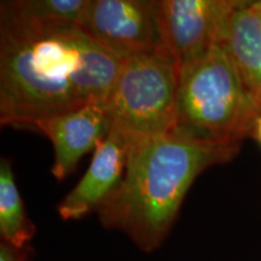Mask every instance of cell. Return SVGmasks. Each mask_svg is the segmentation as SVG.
Masks as SVG:
<instances>
[{
	"label": "cell",
	"instance_id": "1",
	"mask_svg": "<svg viewBox=\"0 0 261 261\" xmlns=\"http://www.w3.org/2000/svg\"><path fill=\"white\" fill-rule=\"evenodd\" d=\"M121 67L79 27H46L0 5V122L39 120L104 103Z\"/></svg>",
	"mask_w": 261,
	"mask_h": 261
},
{
	"label": "cell",
	"instance_id": "2",
	"mask_svg": "<svg viewBox=\"0 0 261 261\" xmlns=\"http://www.w3.org/2000/svg\"><path fill=\"white\" fill-rule=\"evenodd\" d=\"M240 148L179 127L130 140L122 180L97 212L100 224L125 233L143 252H154L171 232L196 178L212 166L232 160Z\"/></svg>",
	"mask_w": 261,
	"mask_h": 261
},
{
	"label": "cell",
	"instance_id": "3",
	"mask_svg": "<svg viewBox=\"0 0 261 261\" xmlns=\"http://www.w3.org/2000/svg\"><path fill=\"white\" fill-rule=\"evenodd\" d=\"M261 103L249 92L224 42L179 69L177 127L201 138L242 144Z\"/></svg>",
	"mask_w": 261,
	"mask_h": 261
},
{
	"label": "cell",
	"instance_id": "4",
	"mask_svg": "<svg viewBox=\"0 0 261 261\" xmlns=\"http://www.w3.org/2000/svg\"><path fill=\"white\" fill-rule=\"evenodd\" d=\"M179 69L165 48L121 61L103 103L113 128L129 140L171 132L177 127Z\"/></svg>",
	"mask_w": 261,
	"mask_h": 261
},
{
	"label": "cell",
	"instance_id": "5",
	"mask_svg": "<svg viewBox=\"0 0 261 261\" xmlns=\"http://www.w3.org/2000/svg\"><path fill=\"white\" fill-rule=\"evenodd\" d=\"M77 27L120 61L163 48L159 2L87 0Z\"/></svg>",
	"mask_w": 261,
	"mask_h": 261
},
{
	"label": "cell",
	"instance_id": "6",
	"mask_svg": "<svg viewBox=\"0 0 261 261\" xmlns=\"http://www.w3.org/2000/svg\"><path fill=\"white\" fill-rule=\"evenodd\" d=\"M241 0H160L163 48L178 69L201 58L226 38Z\"/></svg>",
	"mask_w": 261,
	"mask_h": 261
},
{
	"label": "cell",
	"instance_id": "7",
	"mask_svg": "<svg viewBox=\"0 0 261 261\" xmlns=\"http://www.w3.org/2000/svg\"><path fill=\"white\" fill-rule=\"evenodd\" d=\"M32 129L39 130L50 139L55 155L52 175L57 180H63L76 169L84 155L94 151L107 138L112 122L103 103H89L39 120Z\"/></svg>",
	"mask_w": 261,
	"mask_h": 261
},
{
	"label": "cell",
	"instance_id": "8",
	"mask_svg": "<svg viewBox=\"0 0 261 261\" xmlns=\"http://www.w3.org/2000/svg\"><path fill=\"white\" fill-rule=\"evenodd\" d=\"M130 140L112 127L107 138L94 150L84 177L58 205L62 219L77 220L98 212L122 180Z\"/></svg>",
	"mask_w": 261,
	"mask_h": 261
},
{
	"label": "cell",
	"instance_id": "9",
	"mask_svg": "<svg viewBox=\"0 0 261 261\" xmlns=\"http://www.w3.org/2000/svg\"><path fill=\"white\" fill-rule=\"evenodd\" d=\"M224 45L246 87L261 103V14L257 0H241Z\"/></svg>",
	"mask_w": 261,
	"mask_h": 261
},
{
	"label": "cell",
	"instance_id": "10",
	"mask_svg": "<svg viewBox=\"0 0 261 261\" xmlns=\"http://www.w3.org/2000/svg\"><path fill=\"white\" fill-rule=\"evenodd\" d=\"M37 232L19 195L11 162H0V238L17 247L28 246Z\"/></svg>",
	"mask_w": 261,
	"mask_h": 261
},
{
	"label": "cell",
	"instance_id": "11",
	"mask_svg": "<svg viewBox=\"0 0 261 261\" xmlns=\"http://www.w3.org/2000/svg\"><path fill=\"white\" fill-rule=\"evenodd\" d=\"M87 0L2 2L16 16L46 27H77Z\"/></svg>",
	"mask_w": 261,
	"mask_h": 261
},
{
	"label": "cell",
	"instance_id": "12",
	"mask_svg": "<svg viewBox=\"0 0 261 261\" xmlns=\"http://www.w3.org/2000/svg\"><path fill=\"white\" fill-rule=\"evenodd\" d=\"M33 248L29 246L17 247L0 240V261H29Z\"/></svg>",
	"mask_w": 261,
	"mask_h": 261
},
{
	"label": "cell",
	"instance_id": "13",
	"mask_svg": "<svg viewBox=\"0 0 261 261\" xmlns=\"http://www.w3.org/2000/svg\"><path fill=\"white\" fill-rule=\"evenodd\" d=\"M252 137H254V138H255L261 144V114L259 115V117H257Z\"/></svg>",
	"mask_w": 261,
	"mask_h": 261
},
{
	"label": "cell",
	"instance_id": "14",
	"mask_svg": "<svg viewBox=\"0 0 261 261\" xmlns=\"http://www.w3.org/2000/svg\"><path fill=\"white\" fill-rule=\"evenodd\" d=\"M257 4H259V9H260V14H261V0H257Z\"/></svg>",
	"mask_w": 261,
	"mask_h": 261
}]
</instances>
